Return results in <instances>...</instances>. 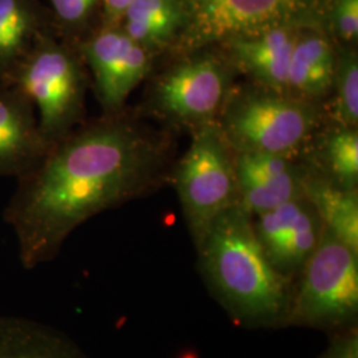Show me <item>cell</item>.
Returning a JSON list of instances; mask_svg holds the SVG:
<instances>
[{
    "instance_id": "cell-10",
    "label": "cell",
    "mask_w": 358,
    "mask_h": 358,
    "mask_svg": "<svg viewBox=\"0 0 358 358\" xmlns=\"http://www.w3.org/2000/svg\"><path fill=\"white\" fill-rule=\"evenodd\" d=\"M300 24L276 27L259 35L229 41L236 63L245 72L275 92L287 88L288 69Z\"/></svg>"
},
{
    "instance_id": "cell-20",
    "label": "cell",
    "mask_w": 358,
    "mask_h": 358,
    "mask_svg": "<svg viewBox=\"0 0 358 358\" xmlns=\"http://www.w3.org/2000/svg\"><path fill=\"white\" fill-rule=\"evenodd\" d=\"M333 26L338 38L356 41L358 36V0H334Z\"/></svg>"
},
{
    "instance_id": "cell-7",
    "label": "cell",
    "mask_w": 358,
    "mask_h": 358,
    "mask_svg": "<svg viewBox=\"0 0 358 358\" xmlns=\"http://www.w3.org/2000/svg\"><path fill=\"white\" fill-rule=\"evenodd\" d=\"M229 87L226 68L203 56L173 68L155 90V101L165 115L182 122L210 124L222 109Z\"/></svg>"
},
{
    "instance_id": "cell-22",
    "label": "cell",
    "mask_w": 358,
    "mask_h": 358,
    "mask_svg": "<svg viewBox=\"0 0 358 358\" xmlns=\"http://www.w3.org/2000/svg\"><path fill=\"white\" fill-rule=\"evenodd\" d=\"M96 0H52L57 15L69 23L80 22L88 16Z\"/></svg>"
},
{
    "instance_id": "cell-11",
    "label": "cell",
    "mask_w": 358,
    "mask_h": 358,
    "mask_svg": "<svg viewBox=\"0 0 358 358\" xmlns=\"http://www.w3.org/2000/svg\"><path fill=\"white\" fill-rule=\"evenodd\" d=\"M334 72L336 55L331 41L319 31L301 28L294 43L287 88L304 99H317L331 90Z\"/></svg>"
},
{
    "instance_id": "cell-18",
    "label": "cell",
    "mask_w": 358,
    "mask_h": 358,
    "mask_svg": "<svg viewBox=\"0 0 358 358\" xmlns=\"http://www.w3.org/2000/svg\"><path fill=\"white\" fill-rule=\"evenodd\" d=\"M336 115L343 128H353L358 121V60L356 53L345 52L336 57Z\"/></svg>"
},
{
    "instance_id": "cell-3",
    "label": "cell",
    "mask_w": 358,
    "mask_h": 358,
    "mask_svg": "<svg viewBox=\"0 0 358 358\" xmlns=\"http://www.w3.org/2000/svg\"><path fill=\"white\" fill-rule=\"evenodd\" d=\"M358 254L321 231L313 252L300 269L282 327L344 329L358 312Z\"/></svg>"
},
{
    "instance_id": "cell-13",
    "label": "cell",
    "mask_w": 358,
    "mask_h": 358,
    "mask_svg": "<svg viewBox=\"0 0 358 358\" xmlns=\"http://www.w3.org/2000/svg\"><path fill=\"white\" fill-rule=\"evenodd\" d=\"M303 192L322 229L358 254L357 192L321 179L304 182Z\"/></svg>"
},
{
    "instance_id": "cell-15",
    "label": "cell",
    "mask_w": 358,
    "mask_h": 358,
    "mask_svg": "<svg viewBox=\"0 0 358 358\" xmlns=\"http://www.w3.org/2000/svg\"><path fill=\"white\" fill-rule=\"evenodd\" d=\"M239 203L259 215L304 195L303 183L294 173L268 180H238Z\"/></svg>"
},
{
    "instance_id": "cell-19",
    "label": "cell",
    "mask_w": 358,
    "mask_h": 358,
    "mask_svg": "<svg viewBox=\"0 0 358 358\" xmlns=\"http://www.w3.org/2000/svg\"><path fill=\"white\" fill-rule=\"evenodd\" d=\"M29 15L20 0H0V60L11 59L23 47Z\"/></svg>"
},
{
    "instance_id": "cell-14",
    "label": "cell",
    "mask_w": 358,
    "mask_h": 358,
    "mask_svg": "<svg viewBox=\"0 0 358 358\" xmlns=\"http://www.w3.org/2000/svg\"><path fill=\"white\" fill-rule=\"evenodd\" d=\"M125 34L145 50H159L179 36L185 24L183 0H134L124 16Z\"/></svg>"
},
{
    "instance_id": "cell-12",
    "label": "cell",
    "mask_w": 358,
    "mask_h": 358,
    "mask_svg": "<svg viewBox=\"0 0 358 358\" xmlns=\"http://www.w3.org/2000/svg\"><path fill=\"white\" fill-rule=\"evenodd\" d=\"M0 358H88L48 325L22 317H0Z\"/></svg>"
},
{
    "instance_id": "cell-21",
    "label": "cell",
    "mask_w": 358,
    "mask_h": 358,
    "mask_svg": "<svg viewBox=\"0 0 358 358\" xmlns=\"http://www.w3.org/2000/svg\"><path fill=\"white\" fill-rule=\"evenodd\" d=\"M319 358H358V332L356 325L340 329L328 349Z\"/></svg>"
},
{
    "instance_id": "cell-6",
    "label": "cell",
    "mask_w": 358,
    "mask_h": 358,
    "mask_svg": "<svg viewBox=\"0 0 358 358\" xmlns=\"http://www.w3.org/2000/svg\"><path fill=\"white\" fill-rule=\"evenodd\" d=\"M185 24L179 48L192 51L211 43L248 38L300 24L316 0H183Z\"/></svg>"
},
{
    "instance_id": "cell-4",
    "label": "cell",
    "mask_w": 358,
    "mask_h": 358,
    "mask_svg": "<svg viewBox=\"0 0 358 358\" xmlns=\"http://www.w3.org/2000/svg\"><path fill=\"white\" fill-rule=\"evenodd\" d=\"M177 192L198 245L213 222L239 202L235 166L220 128L205 124L196 130L179 164Z\"/></svg>"
},
{
    "instance_id": "cell-8",
    "label": "cell",
    "mask_w": 358,
    "mask_h": 358,
    "mask_svg": "<svg viewBox=\"0 0 358 358\" xmlns=\"http://www.w3.org/2000/svg\"><path fill=\"white\" fill-rule=\"evenodd\" d=\"M22 85L36 103L44 133L55 134L75 117L80 103V76L73 60L59 48L38 52L27 64Z\"/></svg>"
},
{
    "instance_id": "cell-23",
    "label": "cell",
    "mask_w": 358,
    "mask_h": 358,
    "mask_svg": "<svg viewBox=\"0 0 358 358\" xmlns=\"http://www.w3.org/2000/svg\"><path fill=\"white\" fill-rule=\"evenodd\" d=\"M133 1L134 0H103L106 20L109 23H118L122 20Z\"/></svg>"
},
{
    "instance_id": "cell-2",
    "label": "cell",
    "mask_w": 358,
    "mask_h": 358,
    "mask_svg": "<svg viewBox=\"0 0 358 358\" xmlns=\"http://www.w3.org/2000/svg\"><path fill=\"white\" fill-rule=\"evenodd\" d=\"M252 215L239 202L213 222L198 244L206 282L231 317L245 327L282 325L291 282L269 263Z\"/></svg>"
},
{
    "instance_id": "cell-16",
    "label": "cell",
    "mask_w": 358,
    "mask_h": 358,
    "mask_svg": "<svg viewBox=\"0 0 358 358\" xmlns=\"http://www.w3.org/2000/svg\"><path fill=\"white\" fill-rule=\"evenodd\" d=\"M35 143L26 113L16 103L0 99V166L22 162L34 150Z\"/></svg>"
},
{
    "instance_id": "cell-17",
    "label": "cell",
    "mask_w": 358,
    "mask_h": 358,
    "mask_svg": "<svg viewBox=\"0 0 358 358\" xmlns=\"http://www.w3.org/2000/svg\"><path fill=\"white\" fill-rule=\"evenodd\" d=\"M325 157L337 185L356 190L358 179V134L353 128H343L327 140Z\"/></svg>"
},
{
    "instance_id": "cell-1",
    "label": "cell",
    "mask_w": 358,
    "mask_h": 358,
    "mask_svg": "<svg viewBox=\"0 0 358 358\" xmlns=\"http://www.w3.org/2000/svg\"><path fill=\"white\" fill-rule=\"evenodd\" d=\"M158 162L153 142L113 124L73 138L50 158L11 208L22 262L35 268L90 217L141 194Z\"/></svg>"
},
{
    "instance_id": "cell-9",
    "label": "cell",
    "mask_w": 358,
    "mask_h": 358,
    "mask_svg": "<svg viewBox=\"0 0 358 358\" xmlns=\"http://www.w3.org/2000/svg\"><path fill=\"white\" fill-rule=\"evenodd\" d=\"M103 103L120 106L150 69V52L125 32L108 29L85 47Z\"/></svg>"
},
{
    "instance_id": "cell-5",
    "label": "cell",
    "mask_w": 358,
    "mask_h": 358,
    "mask_svg": "<svg viewBox=\"0 0 358 358\" xmlns=\"http://www.w3.org/2000/svg\"><path fill=\"white\" fill-rule=\"evenodd\" d=\"M316 125L310 105L272 93H250L232 101L222 133L239 153L288 157L307 141Z\"/></svg>"
}]
</instances>
